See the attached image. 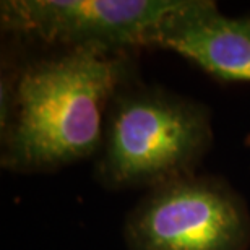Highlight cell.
<instances>
[{
    "label": "cell",
    "instance_id": "1",
    "mask_svg": "<svg viewBox=\"0 0 250 250\" xmlns=\"http://www.w3.org/2000/svg\"><path fill=\"white\" fill-rule=\"evenodd\" d=\"M121 52L75 47L24 67L8 96L2 166L56 171L103 146L109 107L121 91Z\"/></svg>",
    "mask_w": 250,
    "mask_h": 250
},
{
    "label": "cell",
    "instance_id": "2",
    "mask_svg": "<svg viewBox=\"0 0 250 250\" xmlns=\"http://www.w3.org/2000/svg\"><path fill=\"white\" fill-rule=\"evenodd\" d=\"M213 140L202 104L161 89L116 94L98 163L107 187H159L190 176Z\"/></svg>",
    "mask_w": 250,
    "mask_h": 250
},
{
    "label": "cell",
    "instance_id": "3",
    "mask_svg": "<svg viewBox=\"0 0 250 250\" xmlns=\"http://www.w3.org/2000/svg\"><path fill=\"white\" fill-rule=\"evenodd\" d=\"M130 250H247L250 213L226 182L190 176L149 190L128 214Z\"/></svg>",
    "mask_w": 250,
    "mask_h": 250
},
{
    "label": "cell",
    "instance_id": "4",
    "mask_svg": "<svg viewBox=\"0 0 250 250\" xmlns=\"http://www.w3.org/2000/svg\"><path fill=\"white\" fill-rule=\"evenodd\" d=\"M187 0H7L2 26L46 42L121 52L154 47V42Z\"/></svg>",
    "mask_w": 250,
    "mask_h": 250
},
{
    "label": "cell",
    "instance_id": "5",
    "mask_svg": "<svg viewBox=\"0 0 250 250\" xmlns=\"http://www.w3.org/2000/svg\"><path fill=\"white\" fill-rule=\"evenodd\" d=\"M154 47L169 49L216 78L250 83V17H226L209 0H187Z\"/></svg>",
    "mask_w": 250,
    "mask_h": 250
}]
</instances>
